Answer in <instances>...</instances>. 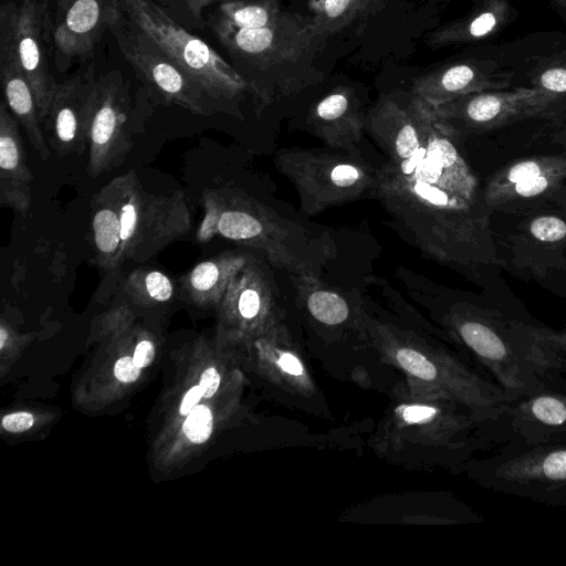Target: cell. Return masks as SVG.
Wrapping results in <instances>:
<instances>
[{
    "instance_id": "6da1fadb",
    "label": "cell",
    "mask_w": 566,
    "mask_h": 566,
    "mask_svg": "<svg viewBox=\"0 0 566 566\" xmlns=\"http://www.w3.org/2000/svg\"><path fill=\"white\" fill-rule=\"evenodd\" d=\"M460 134L430 104L423 158L409 174L385 164L376 170V196L423 252L468 269L499 262L490 228L491 207L465 160Z\"/></svg>"
},
{
    "instance_id": "7a4b0ae2",
    "label": "cell",
    "mask_w": 566,
    "mask_h": 566,
    "mask_svg": "<svg viewBox=\"0 0 566 566\" xmlns=\"http://www.w3.org/2000/svg\"><path fill=\"white\" fill-rule=\"evenodd\" d=\"M213 34L259 107L296 94L323 77L317 57L326 35L316 30L311 18L282 12L265 28Z\"/></svg>"
},
{
    "instance_id": "3957f363",
    "label": "cell",
    "mask_w": 566,
    "mask_h": 566,
    "mask_svg": "<svg viewBox=\"0 0 566 566\" xmlns=\"http://www.w3.org/2000/svg\"><path fill=\"white\" fill-rule=\"evenodd\" d=\"M202 206L197 231L202 243L218 235L249 247L290 275L321 276L322 266L335 256L328 232L312 231L244 193L207 190Z\"/></svg>"
},
{
    "instance_id": "277c9868",
    "label": "cell",
    "mask_w": 566,
    "mask_h": 566,
    "mask_svg": "<svg viewBox=\"0 0 566 566\" xmlns=\"http://www.w3.org/2000/svg\"><path fill=\"white\" fill-rule=\"evenodd\" d=\"M455 337L496 379L509 402L549 388L566 373V333L455 311Z\"/></svg>"
},
{
    "instance_id": "5b68a950",
    "label": "cell",
    "mask_w": 566,
    "mask_h": 566,
    "mask_svg": "<svg viewBox=\"0 0 566 566\" xmlns=\"http://www.w3.org/2000/svg\"><path fill=\"white\" fill-rule=\"evenodd\" d=\"M363 323L378 350L403 371L410 391L453 399L480 412L503 417L510 402L497 384L413 333L369 318Z\"/></svg>"
},
{
    "instance_id": "8992f818",
    "label": "cell",
    "mask_w": 566,
    "mask_h": 566,
    "mask_svg": "<svg viewBox=\"0 0 566 566\" xmlns=\"http://www.w3.org/2000/svg\"><path fill=\"white\" fill-rule=\"evenodd\" d=\"M127 20L190 75L217 104L234 113L250 88L216 50L187 31L153 0H120Z\"/></svg>"
},
{
    "instance_id": "52a82bcc",
    "label": "cell",
    "mask_w": 566,
    "mask_h": 566,
    "mask_svg": "<svg viewBox=\"0 0 566 566\" xmlns=\"http://www.w3.org/2000/svg\"><path fill=\"white\" fill-rule=\"evenodd\" d=\"M150 91L135 94L119 70L97 77L88 125L86 171L98 177L120 166L151 114Z\"/></svg>"
},
{
    "instance_id": "ba28073f",
    "label": "cell",
    "mask_w": 566,
    "mask_h": 566,
    "mask_svg": "<svg viewBox=\"0 0 566 566\" xmlns=\"http://www.w3.org/2000/svg\"><path fill=\"white\" fill-rule=\"evenodd\" d=\"M274 164L294 185L308 216L357 200L376 185V170L360 155L347 151L285 148L276 153Z\"/></svg>"
},
{
    "instance_id": "9c48e42d",
    "label": "cell",
    "mask_w": 566,
    "mask_h": 566,
    "mask_svg": "<svg viewBox=\"0 0 566 566\" xmlns=\"http://www.w3.org/2000/svg\"><path fill=\"white\" fill-rule=\"evenodd\" d=\"M120 182V255L126 261L144 262L166 245L187 234L191 218L179 190L153 192L136 171L118 176Z\"/></svg>"
},
{
    "instance_id": "30bf717a",
    "label": "cell",
    "mask_w": 566,
    "mask_h": 566,
    "mask_svg": "<svg viewBox=\"0 0 566 566\" xmlns=\"http://www.w3.org/2000/svg\"><path fill=\"white\" fill-rule=\"evenodd\" d=\"M482 471L495 491L566 505V443L509 444L485 460Z\"/></svg>"
},
{
    "instance_id": "8fae6325",
    "label": "cell",
    "mask_w": 566,
    "mask_h": 566,
    "mask_svg": "<svg viewBox=\"0 0 566 566\" xmlns=\"http://www.w3.org/2000/svg\"><path fill=\"white\" fill-rule=\"evenodd\" d=\"M53 0H0V27L8 30L18 63L36 97L43 123L59 82L52 73Z\"/></svg>"
},
{
    "instance_id": "7c38bea8",
    "label": "cell",
    "mask_w": 566,
    "mask_h": 566,
    "mask_svg": "<svg viewBox=\"0 0 566 566\" xmlns=\"http://www.w3.org/2000/svg\"><path fill=\"white\" fill-rule=\"evenodd\" d=\"M109 31L117 45L140 76L145 86L166 104H176L198 115L220 112L203 88L149 38L137 30L125 17L122 8Z\"/></svg>"
},
{
    "instance_id": "4fadbf2b",
    "label": "cell",
    "mask_w": 566,
    "mask_h": 566,
    "mask_svg": "<svg viewBox=\"0 0 566 566\" xmlns=\"http://www.w3.org/2000/svg\"><path fill=\"white\" fill-rule=\"evenodd\" d=\"M558 99L534 87H518L473 93L434 107L441 118L461 135L499 128L539 115Z\"/></svg>"
},
{
    "instance_id": "5bb4252c",
    "label": "cell",
    "mask_w": 566,
    "mask_h": 566,
    "mask_svg": "<svg viewBox=\"0 0 566 566\" xmlns=\"http://www.w3.org/2000/svg\"><path fill=\"white\" fill-rule=\"evenodd\" d=\"M52 63L65 73L94 55L120 10V0H53Z\"/></svg>"
},
{
    "instance_id": "9a60e30c",
    "label": "cell",
    "mask_w": 566,
    "mask_h": 566,
    "mask_svg": "<svg viewBox=\"0 0 566 566\" xmlns=\"http://www.w3.org/2000/svg\"><path fill=\"white\" fill-rule=\"evenodd\" d=\"M96 82L94 64L90 63L59 83L42 125L50 147L62 157L81 156L87 149Z\"/></svg>"
},
{
    "instance_id": "2e32d148",
    "label": "cell",
    "mask_w": 566,
    "mask_h": 566,
    "mask_svg": "<svg viewBox=\"0 0 566 566\" xmlns=\"http://www.w3.org/2000/svg\"><path fill=\"white\" fill-rule=\"evenodd\" d=\"M430 104L410 94L382 96L369 111L365 129L380 146L389 163L398 165L424 144Z\"/></svg>"
},
{
    "instance_id": "e0dca14e",
    "label": "cell",
    "mask_w": 566,
    "mask_h": 566,
    "mask_svg": "<svg viewBox=\"0 0 566 566\" xmlns=\"http://www.w3.org/2000/svg\"><path fill=\"white\" fill-rule=\"evenodd\" d=\"M219 307L224 319L253 338L282 323L272 280L254 256L233 276Z\"/></svg>"
},
{
    "instance_id": "ac0fdd59",
    "label": "cell",
    "mask_w": 566,
    "mask_h": 566,
    "mask_svg": "<svg viewBox=\"0 0 566 566\" xmlns=\"http://www.w3.org/2000/svg\"><path fill=\"white\" fill-rule=\"evenodd\" d=\"M501 423L509 444L566 443V391L545 388L510 402Z\"/></svg>"
},
{
    "instance_id": "d6986e66",
    "label": "cell",
    "mask_w": 566,
    "mask_h": 566,
    "mask_svg": "<svg viewBox=\"0 0 566 566\" xmlns=\"http://www.w3.org/2000/svg\"><path fill=\"white\" fill-rule=\"evenodd\" d=\"M511 78L512 73L493 61L467 60L415 78L411 93L438 106L469 94L505 88Z\"/></svg>"
},
{
    "instance_id": "ffe728a7",
    "label": "cell",
    "mask_w": 566,
    "mask_h": 566,
    "mask_svg": "<svg viewBox=\"0 0 566 566\" xmlns=\"http://www.w3.org/2000/svg\"><path fill=\"white\" fill-rule=\"evenodd\" d=\"M566 179L565 156H541L514 161L497 171L484 196L491 208L547 196Z\"/></svg>"
},
{
    "instance_id": "44dd1931",
    "label": "cell",
    "mask_w": 566,
    "mask_h": 566,
    "mask_svg": "<svg viewBox=\"0 0 566 566\" xmlns=\"http://www.w3.org/2000/svg\"><path fill=\"white\" fill-rule=\"evenodd\" d=\"M365 119L356 95L347 87H337L312 107L307 124L327 146L359 155Z\"/></svg>"
},
{
    "instance_id": "7402d4cb",
    "label": "cell",
    "mask_w": 566,
    "mask_h": 566,
    "mask_svg": "<svg viewBox=\"0 0 566 566\" xmlns=\"http://www.w3.org/2000/svg\"><path fill=\"white\" fill-rule=\"evenodd\" d=\"M0 78L4 102L27 133L41 160L50 156L39 115L35 94L22 72L8 30L0 27Z\"/></svg>"
},
{
    "instance_id": "603a6c76",
    "label": "cell",
    "mask_w": 566,
    "mask_h": 566,
    "mask_svg": "<svg viewBox=\"0 0 566 566\" xmlns=\"http://www.w3.org/2000/svg\"><path fill=\"white\" fill-rule=\"evenodd\" d=\"M32 172L27 164L20 124L4 101L0 104V203L24 213L31 205Z\"/></svg>"
},
{
    "instance_id": "cb8c5ba5",
    "label": "cell",
    "mask_w": 566,
    "mask_h": 566,
    "mask_svg": "<svg viewBox=\"0 0 566 566\" xmlns=\"http://www.w3.org/2000/svg\"><path fill=\"white\" fill-rule=\"evenodd\" d=\"M254 345L274 384L296 395L313 394L314 382L283 323L255 337Z\"/></svg>"
},
{
    "instance_id": "d4e9b609",
    "label": "cell",
    "mask_w": 566,
    "mask_h": 566,
    "mask_svg": "<svg viewBox=\"0 0 566 566\" xmlns=\"http://www.w3.org/2000/svg\"><path fill=\"white\" fill-rule=\"evenodd\" d=\"M120 203L122 192L118 177L102 187L91 201V234L95 261L106 272H116L123 265Z\"/></svg>"
},
{
    "instance_id": "484cf974",
    "label": "cell",
    "mask_w": 566,
    "mask_h": 566,
    "mask_svg": "<svg viewBox=\"0 0 566 566\" xmlns=\"http://www.w3.org/2000/svg\"><path fill=\"white\" fill-rule=\"evenodd\" d=\"M252 255L224 251L196 264L179 280V292L199 305H219L233 276Z\"/></svg>"
},
{
    "instance_id": "4316f807",
    "label": "cell",
    "mask_w": 566,
    "mask_h": 566,
    "mask_svg": "<svg viewBox=\"0 0 566 566\" xmlns=\"http://www.w3.org/2000/svg\"><path fill=\"white\" fill-rule=\"evenodd\" d=\"M294 287L306 312L318 323L339 326L357 312L347 296L325 284L319 275H291Z\"/></svg>"
},
{
    "instance_id": "83f0119b",
    "label": "cell",
    "mask_w": 566,
    "mask_h": 566,
    "mask_svg": "<svg viewBox=\"0 0 566 566\" xmlns=\"http://www.w3.org/2000/svg\"><path fill=\"white\" fill-rule=\"evenodd\" d=\"M509 14L506 0H482L467 17L432 33L430 43L446 45L486 38L504 25Z\"/></svg>"
},
{
    "instance_id": "f1b7e54d",
    "label": "cell",
    "mask_w": 566,
    "mask_h": 566,
    "mask_svg": "<svg viewBox=\"0 0 566 566\" xmlns=\"http://www.w3.org/2000/svg\"><path fill=\"white\" fill-rule=\"evenodd\" d=\"M282 14L279 0H220L207 27L216 33L232 29H259L273 24Z\"/></svg>"
},
{
    "instance_id": "f546056e",
    "label": "cell",
    "mask_w": 566,
    "mask_h": 566,
    "mask_svg": "<svg viewBox=\"0 0 566 566\" xmlns=\"http://www.w3.org/2000/svg\"><path fill=\"white\" fill-rule=\"evenodd\" d=\"M116 292L139 305L169 303L179 292L175 281L158 269L139 266L120 279Z\"/></svg>"
},
{
    "instance_id": "4dcf8cb0",
    "label": "cell",
    "mask_w": 566,
    "mask_h": 566,
    "mask_svg": "<svg viewBox=\"0 0 566 566\" xmlns=\"http://www.w3.org/2000/svg\"><path fill=\"white\" fill-rule=\"evenodd\" d=\"M380 0H313L316 30L325 35L340 30L358 15L376 7Z\"/></svg>"
},
{
    "instance_id": "1f68e13d",
    "label": "cell",
    "mask_w": 566,
    "mask_h": 566,
    "mask_svg": "<svg viewBox=\"0 0 566 566\" xmlns=\"http://www.w3.org/2000/svg\"><path fill=\"white\" fill-rule=\"evenodd\" d=\"M532 87L559 98L566 94V52L538 61L533 70Z\"/></svg>"
},
{
    "instance_id": "d6a6232c",
    "label": "cell",
    "mask_w": 566,
    "mask_h": 566,
    "mask_svg": "<svg viewBox=\"0 0 566 566\" xmlns=\"http://www.w3.org/2000/svg\"><path fill=\"white\" fill-rule=\"evenodd\" d=\"M160 7L174 19H178L181 25L203 29L207 22L203 11L216 0H158Z\"/></svg>"
},
{
    "instance_id": "836d02e7",
    "label": "cell",
    "mask_w": 566,
    "mask_h": 566,
    "mask_svg": "<svg viewBox=\"0 0 566 566\" xmlns=\"http://www.w3.org/2000/svg\"><path fill=\"white\" fill-rule=\"evenodd\" d=\"M213 430V416L205 405H197L186 417L182 431L193 443L206 442Z\"/></svg>"
},
{
    "instance_id": "e575fe53",
    "label": "cell",
    "mask_w": 566,
    "mask_h": 566,
    "mask_svg": "<svg viewBox=\"0 0 566 566\" xmlns=\"http://www.w3.org/2000/svg\"><path fill=\"white\" fill-rule=\"evenodd\" d=\"M528 231L544 243H555L566 238V222L555 216H541L531 221Z\"/></svg>"
},
{
    "instance_id": "d590c367",
    "label": "cell",
    "mask_w": 566,
    "mask_h": 566,
    "mask_svg": "<svg viewBox=\"0 0 566 566\" xmlns=\"http://www.w3.org/2000/svg\"><path fill=\"white\" fill-rule=\"evenodd\" d=\"M140 367L130 356L120 357L114 366V375L122 382H133L140 376Z\"/></svg>"
},
{
    "instance_id": "8d00e7d4",
    "label": "cell",
    "mask_w": 566,
    "mask_h": 566,
    "mask_svg": "<svg viewBox=\"0 0 566 566\" xmlns=\"http://www.w3.org/2000/svg\"><path fill=\"white\" fill-rule=\"evenodd\" d=\"M1 423L7 431L19 433L29 430L34 423V418L29 412L19 411L4 416Z\"/></svg>"
},
{
    "instance_id": "74e56055",
    "label": "cell",
    "mask_w": 566,
    "mask_h": 566,
    "mask_svg": "<svg viewBox=\"0 0 566 566\" xmlns=\"http://www.w3.org/2000/svg\"><path fill=\"white\" fill-rule=\"evenodd\" d=\"M221 381L220 374L214 367L207 368L200 376L199 386L203 398L212 397L219 389Z\"/></svg>"
},
{
    "instance_id": "f35d334b",
    "label": "cell",
    "mask_w": 566,
    "mask_h": 566,
    "mask_svg": "<svg viewBox=\"0 0 566 566\" xmlns=\"http://www.w3.org/2000/svg\"><path fill=\"white\" fill-rule=\"evenodd\" d=\"M154 357L155 346L150 340L143 339L136 345L133 358L140 368L149 366L153 363Z\"/></svg>"
},
{
    "instance_id": "ab89813d",
    "label": "cell",
    "mask_w": 566,
    "mask_h": 566,
    "mask_svg": "<svg viewBox=\"0 0 566 566\" xmlns=\"http://www.w3.org/2000/svg\"><path fill=\"white\" fill-rule=\"evenodd\" d=\"M202 397V390L199 385L191 387L182 398L179 407L180 415L187 416L198 405Z\"/></svg>"
},
{
    "instance_id": "60d3db41",
    "label": "cell",
    "mask_w": 566,
    "mask_h": 566,
    "mask_svg": "<svg viewBox=\"0 0 566 566\" xmlns=\"http://www.w3.org/2000/svg\"><path fill=\"white\" fill-rule=\"evenodd\" d=\"M9 339V331L4 325L0 327V349H3Z\"/></svg>"
},
{
    "instance_id": "b9f144b4",
    "label": "cell",
    "mask_w": 566,
    "mask_h": 566,
    "mask_svg": "<svg viewBox=\"0 0 566 566\" xmlns=\"http://www.w3.org/2000/svg\"><path fill=\"white\" fill-rule=\"evenodd\" d=\"M558 4L566 8V0H555Z\"/></svg>"
}]
</instances>
